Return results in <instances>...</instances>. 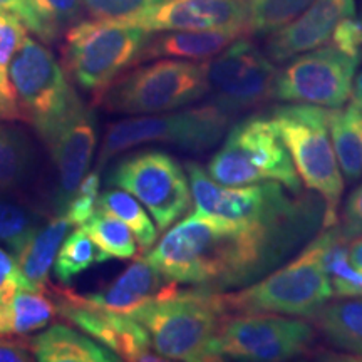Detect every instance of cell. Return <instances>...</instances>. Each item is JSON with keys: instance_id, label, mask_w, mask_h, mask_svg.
<instances>
[{"instance_id": "cell-1", "label": "cell", "mask_w": 362, "mask_h": 362, "mask_svg": "<svg viewBox=\"0 0 362 362\" xmlns=\"http://www.w3.org/2000/svg\"><path fill=\"white\" fill-rule=\"evenodd\" d=\"M322 200L280 221L230 220L197 211L149 250L148 262L166 279L206 291L243 287L282 264L324 226Z\"/></svg>"}, {"instance_id": "cell-2", "label": "cell", "mask_w": 362, "mask_h": 362, "mask_svg": "<svg viewBox=\"0 0 362 362\" xmlns=\"http://www.w3.org/2000/svg\"><path fill=\"white\" fill-rule=\"evenodd\" d=\"M341 230L320 233L309 242L296 259L269 272L243 291L220 293L226 315L277 314L291 317H315L334 296L327 255Z\"/></svg>"}, {"instance_id": "cell-3", "label": "cell", "mask_w": 362, "mask_h": 362, "mask_svg": "<svg viewBox=\"0 0 362 362\" xmlns=\"http://www.w3.org/2000/svg\"><path fill=\"white\" fill-rule=\"evenodd\" d=\"M176 285L136 309L131 317L144 325L153 349L165 361H215V337L226 317L220 293L202 287L180 291Z\"/></svg>"}, {"instance_id": "cell-4", "label": "cell", "mask_w": 362, "mask_h": 362, "mask_svg": "<svg viewBox=\"0 0 362 362\" xmlns=\"http://www.w3.org/2000/svg\"><path fill=\"white\" fill-rule=\"evenodd\" d=\"M272 123L291 155L298 178L324 202V226L332 228L344 193V175L329 131V107L285 104L272 111Z\"/></svg>"}, {"instance_id": "cell-5", "label": "cell", "mask_w": 362, "mask_h": 362, "mask_svg": "<svg viewBox=\"0 0 362 362\" xmlns=\"http://www.w3.org/2000/svg\"><path fill=\"white\" fill-rule=\"evenodd\" d=\"M206 173L223 187L277 181L300 194L302 181L270 117L252 116L226 134L225 143L206 166Z\"/></svg>"}, {"instance_id": "cell-6", "label": "cell", "mask_w": 362, "mask_h": 362, "mask_svg": "<svg viewBox=\"0 0 362 362\" xmlns=\"http://www.w3.org/2000/svg\"><path fill=\"white\" fill-rule=\"evenodd\" d=\"M8 79L22 119L33 123L47 144L83 106L52 52L29 35L11 61Z\"/></svg>"}, {"instance_id": "cell-7", "label": "cell", "mask_w": 362, "mask_h": 362, "mask_svg": "<svg viewBox=\"0 0 362 362\" xmlns=\"http://www.w3.org/2000/svg\"><path fill=\"white\" fill-rule=\"evenodd\" d=\"M206 94L203 62L160 59L115 81L99 99L115 112L158 115L187 106Z\"/></svg>"}, {"instance_id": "cell-8", "label": "cell", "mask_w": 362, "mask_h": 362, "mask_svg": "<svg viewBox=\"0 0 362 362\" xmlns=\"http://www.w3.org/2000/svg\"><path fill=\"white\" fill-rule=\"evenodd\" d=\"M151 33L117 21H84L67 33V66L86 90L103 93L141 56Z\"/></svg>"}, {"instance_id": "cell-9", "label": "cell", "mask_w": 362, "mask_h": 362, "mask_svg": "<svg viewBox=\"0 0 362 362\" xmlns=\"http://www.w3.org/2000/svg\"><path fill=\"white\" fill-rule=\"evenodd\" d=\"M228 126V112L215 104L197 110L160 116H139L112 123L99 151L98 170L111 156L144 143H171L188 151H205L215 146Z\"/></svg>"}, {"instance_id": "cell-10", "label": "cell", "mask_w": 362, "mask_h": 362, "mask_svg": "<svg viewBox=\"0 0 362 362\" xmlns=\"http://www.w3.org/2000/svg\"><path fill=\"white\" fill-rule=\"evenodd\" d=\"M304 320L277 314L226 315L215 337L214 359L280 362L304 354L314 342Z\"/></svg>"}, {"instance_id": "cell-11", "label": "cell", "mask_w": 362, "mask_h": 362, "mask_svg": "<svg viewBox=\"0 0 362 362\" xmlns=\"http://www.w3.org/2000/svg\"><path fill=\"white\" fill-rule=\"evenodd\" d=\"M110 185L133 194L151 214L158 230H166L192 206V188L183 166L165 151H141L126 158L110 176Z\"/></svg>"}, {"instance_id": "cell-12", "label": "cell", "mask_w": 362, "mask_h": 362, "mask_svg": "<svg viewBox=\"0 0 362 362\" xmlns=\"http://www.w3.org/2000/svg\"><path fill=\"white\" fill-rule=\"evenodd\" d=\"M361 59L351 57L332 44L288 59L277 71L272 99L320 107H341L351 98Z\"/></svg>"}, {"instance_id": "cell-13", "label": "cell", "mask_w": 362, "mask_h": 362, "mask_svg": "<svg viewBox=\"0 0 362 362\" xmlns=\"http://www.w3.org/2000/svg\"><path fill=\"white\" fill-rule=\"evenodd\" d=\"M188 181L192 188L194 210L230 220L280 221L292 218L309 208L315 198H293L285 193L277 181L223 187L216 183L198 163H187Z\"/></svg>"}, {"instance_id": "cell-14", "label": "cell", "mask_w": 362, "mask_h": 362, "mask_svg": "<svg viewBox=\"0 0 362 362\" xmlns=\"http://www.w3.org/2000/svg\"><path fill=\"white\" fill-rule=\"evenodd\" d=\"M203 64L214 104L228 115L272 98L277 67L267 54L242 35Z\"/></svg>"}, {"instance_id": "cell-15", "label": "cell", "mask_w": 362, "mask_h": 362, "mask_svg": "<svg viewBox=\"0 0 362 362\" xmlns=\"http://www.w3.org/2000/svg\"><path fill=\"white\" fill-rule=\"evenodd\" d=\"M117 22L141 27L151 34L216 29L247 33L248 0H165Z\"/></svg>"}, {"instance_id": "cell-16", "label": "cell", "mask_w": 362, "mask_h": 362, "mask_svg": "<svg viewBox=\"0 0 362 362\" xmlns=\"http://www.w3.org/2000/svg\"><path fill=\"white\" fill-rule=\"evenodd\" d=\"M59 312L94 341L124 361H165L153 349L151 337L134 317L81 304L64 293Z\"/></svg>"}, {"instance_id": "cell-17", "label": "cell", "mask_w": 362, "mask_h": 362, "mask_svg": "<svg viewBox=\"0 0 362 362\" xmlns=\"http://www.w3.org/2000/svg\"><path fill=\"white\" fill-rule=\"evenodd\" d=\"M356 16V0H314L300 16L267 39L265 51L274 62H287L330 40L344 17Z\"/></svg>"}, {"instance_id": "cell-18", "label": "cell", "mask_w": 362, "mask_h": 362, "mask_svg": "<svg viewBox=\"0 0 362 362\" xmlns=\"http://www.w3.org/2000/svg\"><path fill=\"white\" fill-rule=\"evenodd\" d=\"M49 146L59 173V197L62 206H66L88 175L93 160L96 146V117L93 111L83 104L61 126Z\"/></svg>"}, {"instance_id": "cell-19", "label": "cell", "mask_w": 362, "mask_h": 362, "mask_svg": "<svg viewBox=\"0 0 362 362\" xmlns=\"http://www.w3.org/2000/svg\"><path fill=\"white\" fill-rule=\"evenodd\" d=\"M173 284L176 282L166 279L144 257V259H139L134 264H131L104 291L90 293V296H74V293H67V296L81 302V304L131 315L136 309L153 300Z\"/></svg>"}, {"instance_id": "cell-20", "label": "cell", "mask_w": 362, "mask_h": 362, "mask_svg": "<svg viewBox=\"0 0 362 362\" xmlns=\"http://www.w3.org/2000/svg\"><path fill=\"white\" fill-rule=\"evenodd\" d=\"M243 29L216 30H170L148 40L138 61L151 59H183V61H208L215 57L235 39Z\"/></svg>"}, {"instance_id": "cell-21", "label": "cell", "mask_w": 362, "mask_h": 362, "mask_svg": "<svg viewBox=\"0 0 362 362\" xmlns=\"http://www.w3.org/2000/svg\"><path fill=\"white\" fill-rule=\"evenodd\" d=\"M34 357L40 362H116L119 356L99 346L94 339H89L67 327L52 325L30 341Z\"/></svg>"}, {"instance_id": "cell-22", "label": "cell", "mask_w": 362, "mask_h": 362, "mask_svg": "<svg viewBox=\"0 0 362 362\" xmlns=\"http://www.w3.org/2000/svg\"><path fill=\"white\" fill-rule=\"evenodd\" d=\"M72 223L66 216L51 220L47 225L39 226L30 242L16 257L19 269L34 291H44L49 274L56 262L57 252L69 233Z\"/></svg>"}, {"instance_id": "cell-23", "label": "cell", "mask_w": 362, "mask_h": 362, "mask_svg": "<svg viewBox=\"0 0 362 362\" xmlns=\"http://www.w3.org/2000/svg\"><path fill=\"white\" fill-rule=\"evenodd\" d=\"M56 315V305L44 291L22 288L0 304V336H25L47 325Z\"/></svg>"}, {"instance_id": "cell-24", "label": "cell", "mask_w": 362, "mask_h": 362, "mask_svg": "<svg viewBox=\"0 0 362 362\" xmlns=\"http://www.w3.org/2000/svg\"><path fill=\"white\" fill-rule=\"evenodd\" d=\"M315 322L337 349L362 356V297L325 304L315 314Z\"/></svg>"}, {"instance_id": "cell-25", "label": "cell", "mask_w": 362, "mask_h": 362, "mask_svg": "<svg viewBox=\"0 0 362 362\" xmlns=\"http://www.w3.org/2000/svg\"><path fill=\"white\" fill-rule=\"evenodd\" d=\"M329 131L344 180L362 178V110L329 107Z\"/></svg>"}, {"instance_id": "cell-26", "label": "cell", "mask_w": 362, "mask_h": 362, "mask_svg": "<svg viewBox=\"0 0 362 362\" xmlns=\"http://www.w3.org/2000/svg\"><path fill=\"white\" fill-rule=\"evenodd\" d=\"M112 215L129 226L139 250L148 252L158 238V226L153 223L141 202L124 189H106L99 194L98 210Z\"/></svg>"}, {"instance_id": "cell-27", "label": "cell", "mask_w": 362, "mask_h": 362, "mask_svg": "<svg viewBox=\"0 0 362 362\" xmlns=\"http://www.w3.org/2000/svg\"><path fill=\"white\" fill-rule=\"evenodd\" d=\"M83 226L93 238L94 245L98 247L103 262L111 259H133L138 253L134 233L124 221L116 216L96 211Z\"/></svg>"}, {"instance_id": "cell-28", "label": "cell", "mask_w": 362, "mask_h": 362, "mask_svg": "<svg viewBox=\"0 0 362 362\" xmlns=\"http://www.w3.org/2000/svg\"><path fill=\"white\" fill-rule=\"evenodd\" d=\"M94 264H103L101 253L84 226H79L71 235H67L59 248L54 262V274L61 282L66 284Z\"/></svg>"}, {"instance_id": "cell-29", "label": "cell", "mask_w": 362, "mask_h": 362, "mask_svg": "<svg viewBox=\"0 0 362 362\" xmlns=\"http://www.w3.org/2000/svg\"><path fill=\"white\" fill-rule=\"evenodd\" d=\"M314 0H248L247 33L272 34L300 16Z\"/></svg>"}, {"instance_id": "cell-30", "label": "cell", "mask_w": 362, "mask_h": 362, "mask_svg": "<svg viewBox=\"0 0 362 362\" xmlns=\"http://www.w3.org/2000/svg\"><path fill=\"white\" fill-rule=\"evenodd\" d=\"M30 148L19 131L0 126V189L22 183L30 168Z\"/></svg>"}, {"instance_id": "cell-31", "label": "cell", "mask_w": 362, "mask_h": 362, "mask_svg": "<svg viewBox=\"0 0 362 362\" xmlns=\"http://www.w3.org/2000/svg\"><path fill=\"white\" fill-rule=\"evenodd\" d=\"M39 226L40 221L34 214L0 198V242L11 248L16 257L30 242Z\"/></svg>"}, {"instance_id": "cell-32", "label": "cell", "mask_w": 362, "mask_h": 362, "mask_svg": "<svg viewBox=\"0 0 362 362\" xmlns=\"http://www.w3.org/2000/svg\"><path fill=\"white\" fill-rule=\"evenodd\" d=\"M327 267L336 296L362 297V272L356 270L347 260V240L342 237V233L330 247Z\"/></svg>"}, {"instance_id": "cell-33", "label": "cell", "mask_w": 362, "mask_h": 362, "mask_svg": "<svg viewBox=\"0 0 362 362\" xmlns=\"http://www.w3.org/2000/svg\"><path fill=\"white\" fill-rule=\"evenodd\" d=\"M27 37V27L19 17L11 12H0V81L6 89L12 90L8 79V66Z\"/></svg>"}, {"instance_id": "cell-34", "label": "cell", "mask_w": 362, "mask_h": 362, "mask_svg": "<svg viewBox=\"0 0 362 362\" xmlns=\"http://www.w3.org/2000/svg\"><path fill=\"white\" fill-rule=\"evenodd\" d=\"M99 170L88 173L81 181V185L72 194V198L64 206V216L74 226H83L90 220V216L98 210V198H99Z\"/></svg>"}, {"instance_id": "cell-35", "label": "cell", "mask_w": 362, "mask_h": 362, "mask_svg": "<svg viewBox=\"0 0 362 362\" xmlns=\"http://www.w3.org/2000/svg\"><path fill=\"white\" fill-rule=\"evenodd\" d=\"M165 0H83L89 16L98 21H123Z\"/></svg>"}, {"instance_id": "cell-36", "label": "cell", "mask_w": 362, "mask_h": 362, "mask_svg": "<svg viewBox=\"0 0 362 362\" xmlns=\"http://www.w3.org/2000/svg\"><path fill=\"white\" fill-rule=\"evenodd\" d=\"M0 12H11L24 22L27 29L45 42L56 39L57 33L45 22L42 13L39 12L35 0H0Z\"/></svg>"}, {"instance_id": "cell-37", "label": "cell", "mask_w": 362, "mask_h": 362, "mask_svg": "<svg viewBox=\"0 0 362 362\" xmlns=\"http://www.w3.org/2000/svg\"><path fill=\"white\" fill-rule=\"evenodd\" d=\"M39 12L56 33L64 25L74 24L83 11V0H35Z\"/></svg>"}, {"instance_id": "cell-38", "label": "cell", "mask_w": 362, "mask_h": 362, "mask_svg": "<svg viewBox=\"0 0 362 362\" xmlns=\"http://www.w3.org/2000/svg\"><path fill=\"white\" fill-rule=\"evenodd\" d=\"M330 44L351 57L362 59V19L356 16L344 17L330 35Z\"/></svg>"}, {"instance_id": "cell-39", "label": "cell", "mask_w": 362, "mask_h": 362, "mask_svg": "<svg viewBox=\"0 0 362 362\" xmlns=\"http://www.w3.org/2000/svg\"><path fill=\"white\" fill-rule=\"evenodd\" d=\"M342 237L346 240L361 237L362 235V183L351 193L349 200L342 214Z\"/></svg>"}, {"instance_id": "cell-40", "label": "cell", "mask_w": 362, "mask_h": 362, "mask_svg": "<svg viewBox=\"0 0 362 362\" xmlns=\"http://www.w3.org/2000/svg\"><path fill=\"white\" fill-rule=\"evenodd\" d=\"M33 344L17 337L0 336V362H29L35 359Z\"/></svg>"}, {"instance_id": "cell-41", "label": "cell", "mask_w": 362, "mask_h": 362, "mask_svg": "<svg viewBox=\"0 0 362 362\" xmlns=\"http://www.w3.org/2000/svg\"><path fill=\"white\" fill-rule=\"evenodd\" d=\"M22 288H30V291H34V288L30 287V284L25 280L24 275L13 274V272L0 267V304H4L8 298H12L17 292L22 291Z\"/></svg>"}, {"instance_id": "cell-42", "label": "cell", "mask_w": 362, "mask_h": 362, "mask_svg": "<svg viewBox=\"0 0 362 362\" xmlns=\"http://www.w3.org/2000/svg\"><path fill=\"white\" fill-rule=\"evenodd\" d=\"M0 119H22V112L17 104L16 94L6 89V86L0 81Z\"/></svg>"}, {"instance_id": "cell-43", "label": "cell", "mask_w": 362, "mask_h": 362, "mask_svg": "<svg viewBox=\"0 0 362 362\" xmlns=\"http://www.w3.org/2000/svg\"><path fill=\"white\" fill-rule=\"evenodd\" d=\"M347 260L356 270L362 272V235L351 238V243H347Z\"/></svg>"}, {"instance_id": "cell-44", "label": "cell", "mask_w": 362, "mask_h": 362, "mask_svg": "<svg viewBox=\"0 0 362 362\" xmlns=\"http://www.w3.org/2000/svg\"><path fill=\"white\" fill-rule=\"evenodd\" d=\"M351 98H352V104L359 107V110H362V71L354 78V84H352V90H351Z\"/></svg>"}, {"instance_id": "cell-45", "label": "cell", "mask_w": 362, "mask_h": 362, "mask_svg": "<svg viewBox=\"0 0 362 362\" xmlns=\"http://www.w3.org/2000/svg\"><path fill=\"white\" fill-rule=\"evenodd\" d=\"M0 267H4V269L13 272V274H22L21 269H19V264H17V260L13 259L12 255H8L6 250H2V248H0Z\"/></svg>"}, {"instance_id": "cell-46", "label": "cell", "mask_w": 362, "mask_h": 362, "mask_svg": "<svg viewBox=\"0 0 362 362\" xmlns=\"http://www.w3.org/2000/svg\"><path fill=\"white\" fill-rule=\"evenodd\" d=\"M361 19H362V12H361Z\"/></svg>"}]
</instances>
